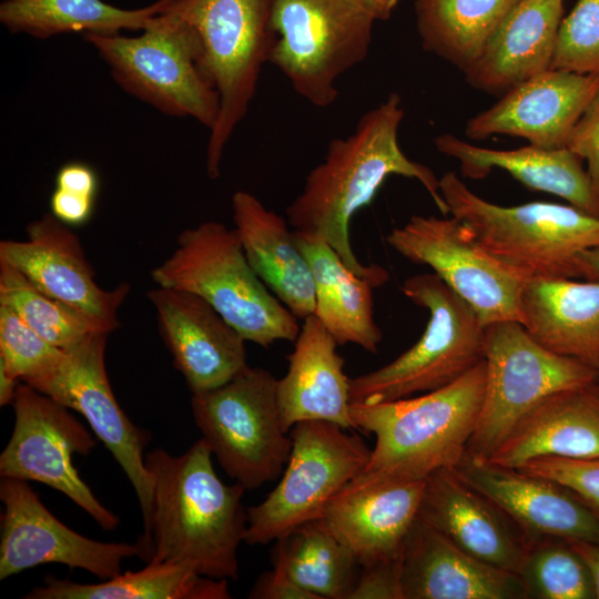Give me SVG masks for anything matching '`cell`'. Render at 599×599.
Wrapping results in <instances>:
<instances>
[{
	"label": "cell",
	"mask_w": 599,
	"mask_h": 599,
	"mask_svg": "<svg viewBox=\"0 0 599 599\" xmlns=\"http://www.w3.org/2000/svg\"><path fill=\"white\" fill-rule=\"evenodd\" d=\"M403 118L404 109L396 93L363 114L353 133L331 141L324 160L309 171L301 193L286 207L293 231L328 243L349 270L374 287L385 284L389 273L380 265H365L357 258L349 224L388 176L417 180L443 215L449 213L435 173L408 159L399 146Z\"/></svg>",
	"instance_id": "6da1fadb"
},
{
	"label": "cell",
	"mask_w": 599,
	"mask_h": 599,
	"mask_svg": "<svg viewBox=\"0 0 599 599\" xmlns=\"http://www.w3.org/2000/svg\"><path fill=\"white\" fill-rule=\"evenodd\" d=\"M564 14V0H516L465 71L474 88L506 92L548 69Z\"/></svg>",
	"instance_id": "484cf974"
},
{
	"label": "cell",
	"mask_w": 599,
	"mask_h": 599,
	"mask_svg": "<svg viewBox=\"0 0 599 599\" xmlns=\"http://www.w3.org/2000/svg\"><path fill=\"white\" fill-rule=\"evenodd\" d=\"M3 504L0 538V580L43 564H62L106 580L122 572L139 546L88 538L60 521L27 480L1 478Z\"/></svg>",
	"instance_id": "2e32d148"
},
{
	"label": "cell",
	"mask_w": 599,
	"mask_h": 599,
	"mask_svg": "<svg viewBox=\"0 0 599 599\" xmlns=\"http://www.w3.org/2000/svg\"><path fill=\"white\" fill-rule=\"evenodd\" d=\"M518 576L527 598H596L591 572L570 541L556 538L531 541Z\"/></svg>",
	"instance_id": "d590c367"
},
{
	"label": "cell",
	"mask_w": 599,
	"mask_h": 599,
	"mask_svg": "<svg viewBox=\"0 0 599 599\" xmlns=\"http://www.w3.org/2000/svg\"><path fill=\"white\" fill-rule=\"evenodd\" d=\"M128 93L162 113L191 116L211 130L220 99L206 75L194 31L164 10L136 37L83 35Z\"/></svg>",
	"instance_id": "9c48e42d"
},
{
	"label": "cell",
	"mask_w": 599,
	"mask_h": 599,
	"mask_svg": "<svg viewBox=\"0 0 599 599\" xmlns=\"http://www.w3.org/2000/svg\"><path fill=\"white\" fill-rule=\"evenodd\" d=\"M151 276L155 285L193 293L209 303L245 341L268 347L294 342V314L251 267L234 227L207 221L184 230L173 253Z\"/></svg>",
	"instance_id": "5b68a950"
},
{
	"label": "cell",
	"mask_w": 599,
	"mask_h": 599,
	"mask_svg": "<svg viewBox=\"0 0 599 599\" xmlns=\"http://www.w3.org/2000/svg\"><path fill=\"white\" fill-rule=\"evenodd\" d=\"M167 0L122 9L103 0H4L0 22L11 32L38 39L63 33L113 34L144 30L165 10Z\"/></svg>",
	"instance_id": "1f68e13d"
},
{
	"label": "cell",
	"mask_w": 599,
	"mask_h": 599,
	"mask_svg": "<svg viewBox=\"0 0 599 599\" xmlns=\"http://www.w3.org/2000/svg\"><path fill=\"white\" fill-rule=\"evenodd\" d=\"M95 199L54 187L50 196V213L68 226L85 224L92 216Z\"/></svg>",
	"instance_id": "7bdbcfd3"
},
{
	"label": "cell",
	"mask_w": 599,
	"mask_h": 599,
	"mask_svg": "<svg viewBox=\"0 0 599 599\" xmlns=\"http://www.w3.org/2000/svg\"><path fill=\"white\" fill-rule=\"evenodd\" d=\"M232 210L234 230L258 278L296 318L314 314L312 270L288 222L246 191L233 194Z\"/></svg>",
	"instance_id": "4316f807"
},
{
	"label": "cell",
	"mask_w": 599,
	"mask_h": 599,
	"mask_svg": "<svg viewBox=\"0 0 599 599\" xmlns=\"http://www.w3.org/2000/svg\"><path fill=\"white\" fill-rule=\"evenodd\" d=\"M20 382L0 367V406L12 404Z\"/></svg>",
	"instance_id": "bcb514c9"
},
{
	"label": "cell",
	"mask_w": 599,
	"mask_h": 599,
	"mask_svg": "<svg viewBox=\"0 0 599 599\" xmlns=\"http://www.w3.org/2000/svg\"><path fill=\"white\" fill-rule=\"evenodd\" d=\"M0 263L22 273L40 291L87 317L110 334L118 309L130 293L128 283L101 288L75 233L51 213L27 226V238L0 242Z\"/></svg>",
	"instance_id": "e0dca14e"
},
{
	"label": "cell",
	"mask_w": 599,
	"mask_h": 599,
	"mask_svg": "<svg viewBox=\"0 0 599 599\" xmlns=\"http://www.w3.org/2000/svg\"><path fill=\"white\" fill-rule=\"evenodd\" d=\"M275 546L273 564L317 599H347L359 564L354 554L317 518L306 521Z\"/></svg>",
	"instance_id": "d6a6232c"
},
{
	"label": "cell",
	"mask_w": 599,
	"mask_h": 599,
	"mask_svg": "<svg viewBox=\"0 0 599 599\" xmlns=\"http://www.w3.org/2000/svg\"><path fill=\"white\" fill-rule=\"evenodd\" d=\"M435 145L459 162L465 177L484 179L494 167L501 169L530 190L559 196L599 217V196L583 169V161L567 148L529 144L515 150H494L476 146L453 134L437 136Z\"/></svg>",
	"instance_id": "f1b7e54d"
},
{
	"label": "cell",
	"mask_w": 599,
	"mask_h": 599,
	"mask_svg": "<svg viewBox=\"0 0 599 599\" xmlns=\"http://www.w3.org/2000/svg\"><path fill=\"white\" fill-rule=\"evenodd\" d=\"M418 516L470 556L517 575L531 544L495 502L453 468L425 479Z\"/></svg>",
	"instance_id": "44dd1931"
},
{
	"label": "cell",
	"mask_w": 599,
	"mask_h": 599,
	"mask_svg": "<svg viewBox=\"0 0 599 599\" xmlns=\"http://www.w3.org/2000/svg\"><path fill=\"white\" fill-rule=\"evenodd\" d=\"M571 545L587 564L592 576L596 599H599V544L575 541Z\"/></svg>",
	"instance_id": "f6af8a7d"
},
{
	"label": "cell",
	"mask_w": 599,
	"mask_h": 599,
	"mask_svg": "<svg viewBox=\"0 0 599 599\" xmlns=\"http://www.w3.org/2000/svg\"><path fill=\"white\" fill-rule=\"evenodd\" d=\"M516 0H417V28L426 50L465 71Z\"/></svg>",
	"instance_id": "836d02e7"
},
{
	"label": "cell",
	"mask_w": 599,
	"mask_h": 599,
	"mask_svg": "<svg viewBox=\"0 0 599 599\" xmlns=\"http://www.w3.org/2000/svg\"><path fill=\"white\" fill-rule=\"evenodd\" d=\"M425 480L377 481L343 488L319 519L354 554L359 566L400 554L418 516Z\"/></svg>",
	"instance_id": "cb8c5ba5"
},
{
	"label": "cell",
	"mask_w": 599,
	"mask_h": 599,
	"mask_svg": "<svg viewBox=\"0 0 599 599\" xmlns=\"http://www.w3.org/2000/svg\"><path fill=\"white\" fill-rule=\"evenodd\" d=\"M14 423L0 455L1 478L38 481L55 489L84 510L104 530L119 526L73 466L74 454L85 456L97 439L69 408L26 383L12 402Z\"/></svg>",
	"instance_id": "4fadbf2b"
},
{
	"label": "cell",
	"mask_w": 599,
	"mask_h": 599,
	"mask_svg": "<svg viewBox=\"0 0 599 599\" xmlns=\"http://www.w3.org/2000/svg\"><path fill=\"white\" fill-rule=\"evenodd\" d=\"M165 10L196 34L202 67L217 91L219 115L210 130L206 172L221 173L223 151L247 113L268 59L265 0H167Z\"/></svg>",
	"instance_id": "ba28073f"
},
{
	"label": "cell",
	"mask_w": 599,
	"mask_h": 599,
	"mask_svg": "<svg viewBox=\"0 0 599 599\" xmlns=\"http://www.w3.org/2000/svg\"><path fill=\"white\" fill-rule=\"evenodd\" d=\"M453 469L495 502L530 541L556 538L599 544V512L564 485L467 455Z\"/></svg>",
	"instance_id": "ac0fdd59"
},
{
	"label": "cell",
	"mask_w": 599,
	"mask_h": 599,
	"mask_svg": "<svg viewBox=\"0 0 599 599\" xmlns=\"http://www.w3.org/2000/svg\"><path fill=\"white\" fill-rule=\"evenodd\" d=\"M517 468L564 485L599 512V457L576 459L545 456L528 460Z\"/></svg>",
	"instance_id": "f35d334b"
},
{
	"label": "cell",
	"mask_w": 599,
	"mask_h": 599,
	"mask_svg": "<svg viewBox=\"0 0 599 599\" xmlns=\"http://www.w3.org/2000/svg\"><path fill=\"white\" fill-rule=\"evenodd\" d=\"M485 361L422 396L351 405L355 428L375 436L366 467L346 487L425 480L464 458L480 413ZM345 488V487H344Z\"/></svg>",
	"instance_id": "3957f363"
},
{
	"label": "cell",
	"mask_w": 599,
	"mask_h": 599,
	"mask_svg": "<svg viewBox=\"0 0 599 599\" xmlns=\"http://www.w3.org/2000/svg\"><path fill=\"white\" fill-rule=\"evenodd\" d=\"M550 68L599 75V0H578L562 18Z\"/></svg>",
	"instance_id": "8d00e7d4"
},
{
	"label": "cell",
	"mask_w": 599,
	"mask_h": 599,
	"mask_svg": "<svg viewBox=\"0 0 599 599\" xmlns=\"http://www.w3.org/2000/svg\"><path fill=\"white\" fill-rule=\"evenodd\" d=\"M598 91L599 75L550 68L506 91L497 103L467 122L465 133L473 140L507 134L546 149L566 148Z\"/></svg>",
	"instance_id": "ffe728a7"
},
{
	"label": "cell",
	"mask_w": 599,
	"mask_h": 599,
	"mask_svg": "<svg viewBox=\"0 0 599 599\" xmlns=\"http://www.w3.org/2000/svg\"><path fill=\"white\" fill-rule=\"evenodd\" d=\"M521 305L537 343L599 372V280H527Z\"/></svg>",
	"instance_id": "83f0119b"
},
{
	"label": "cell",
	"mask_w": 599,
	"mask_h": 599,
	"mask_svg": "<svg viewBox=\"0 0 599 599\" xmlns=\"http://www.w3.org/2000/svg\"><path fill=\"white\" fill-rule=\"evenodd\" d=\"M315 284L314 314L338 345L355 344L377 353L383 334L374 319L373 288L349 270L325 241L294 231Z\"/></svg>",
	"instance_id": "f546056e"
},
{
	"label": "cell",
	"mask_w": 599,
	"mask_h": 599,
	"mask_svg": "<svg viewBox=\"0 0 599 599\" xmlns=\"http://www.w3.org/2000/svg\"><path fill=\"white\" fill-rule=\"evenodd\" d=\"M247 597L251 599H317L294 582L277 564H274L273 570L257 578Z\"/></svg>",
	"instance_id": "b9f144b4"
},
{
	"label": "cell",
	"mask_w": 599,
	"mask_h": 599,
	"mask_svg": "<svg viewBox=\"0 0 599 599\" xmlns=\"http://www.w3.org/2000/svg\"><path fill=\"white\" fill-rule=\"evenodd\" d=\"M400 561L404 599H527L517 573L470 556L419 516Z\"/></svg>",
	"instance_id": "7402d4cb"
},
{
	"label": "cell",
	"mask_w": 599,
	"mask_h": 599,
	"mask_svg": "<svg viewBox=\"0 0 599 599\" xmlns=\"http://www.w3.org/2000/svg\"><path fill=\"white\" fill-rule=\"evenodd\" d=\"M566 148L587 163V173L599 196V91L573 126Z\"/></svg>",
	"instance_id": "60d3db41"
},
{
	"label": "cell",
	"mask_w": 599,
	"mask_h": 599,
	"mask_svg": "<svg viewBox=\"0 0 599 599\" xmlns=\"http://www.w3.org/2000/svg\"><path fill=\"white\" fill-rule=\"evenodd\" d=\"M364 7H366L376 20L387 19L394 8L398 4L399 0H358Z\"/></svg>",
	"instance_id": "7dc6e473"
},
{
	"label": "cell",
	"mask_w": 599,
	"mask_h": 599,
	"mask_svg": "<svg viewBox=\"0 0 599 599\" xmlns=\"http://www.w3.org/2000/svg\"><path fill=\"white\" fill-rule=\"evenodd\" d=\"M146 295L173 365L192 394L216 388L248 366L245 338L203 298L158 285Z\"/></svg>",
	"instance_id": "d6986e66"
},
{
	"label": "cell",
	"mask_w": 599,
	"mask_h": 599,
	"mask_svg": "<svg viewBox=\"0 0 599 599\" xmlns=\"http://www.w3.org/2000/svg\"><path fill=\"white\" fill-rule=\"evenodd\" d=\"M275 376L246 366L225 384L192 394L194 422L223 470L246 490L277 479L291 456Z\"/></svg>",
	"instance_id": "30bf717a"
},
{
	"label": "cell",
	"mask_w": 599,
	"mask_h": 599,
	"mask_svg": "<svg viewBox=\"0 0 599 599\" xmlns=\"http://www.w3.org/2000/svg\"><path fill=\"white\" fill-rule=\"evenodd\" d=\"M451 216L524 281L581 278V255L599 248V217L572 205L530 202L501 206L475 194L454 172L439 179Z\"/></svg>",
	"instance_id": "277c9868"
},
{
	"label": "cell",
	"mask_w": 599,
	"mask_h": 599,
	"mask_svg": "<svg viewBox=\"0 0 599 599\" xmlns=\"http://www.w3.org/2000/svg\"><path fill=\"white\" fill-rule=\"evenodd\" d=\"M273 63L297 94L335 103L342 74L367 55L376 18L358 0H265Z\"/></svg>",
	"instance_id": "52a82bcc"
},
{
	"label": "cell",
	"mask_w": 599,
	"mask_h": 599,
	"mask_svg": "<svg viewBox=\"0 0 599 599\" xmlns=\"http://www.w3.org/2000/svg\"><path fill=\"white\" fill-rule=\"evenodd\" d=\"M62 351L42 338L13 311L0 305V367L9 375L27 382L51 367Z\"/></svg>",
	"instance_id": "74e56055"
},
{
	"label": "cell",
	"mask_w": 599,
	"mask_h": 599,
	"mask_svg": "<svg viewBox=\"0 0 599 599\" xmlns=\"http://www.w3.org/2000/svg\"><path fill=\"white\" fill-rule=\"evenodd\" d=\"M287 357L286 374L277 379L282 426L290 433L301 422L321 420L355 429L351 416V378L337 342L315 314L303 319Z\"/></svg>",
	"instance_id": "603a6c76"
},
{
	"label": "cell",
	"mask_w": 599,
	"mask_h": 599,
	"mask_svg": "<svg viewBox=\"0 0 599 599\" xmlns=\"http://www.w3.org/2000/svg\"><path fill=\"white\" fill-rule=\"evenodd\" d=\"M484 399L466 455L488 460L518 420L548 395L599 378V372L550 352L516 321L486 325Z\"/></svg>",
	"instance_id": "8fae6325"
},
{
	"label": "cell",
	"mask_w": 599,
	"mask_h": 599,
	"mask_svg": "<svg viewBox=\"0 0 599 599\" xmlns=\"http://www.w3.org/2000/svg\"><path fill=\"white\" fill-rule=\"evenodd\" d=\"M212 451L200 438L174 456L156 448L145 454L152 476L151 516L138 540L146 562H186L205 577L238 578V546L247 522L242 485L216 475Z\"/></svg>",
	"instance_id": "7a4b0ae2"
},
{
	"label": "cell",
	"mask_w": 599,
	"mask_h": 599,
	"mask_svg": "<svg viewBox=\"0 0 599 599\" xmlns=\"http://www.w3.org/2000/svg\"><path fill=\"white\" fill-rule=\"evenodd\" d=\"M404 295L426 308L420 338L390 363L351 379V402L375 404L451 384L485 357V331L474 308L435 273L407 278Z\"/></svg>",
	"instance_id": "8992f818"
},
{
	"label": "cell",
	"mask_w": 599,
	"mask_h": 599,
	"mask_svg": "<svg viewBox=\"0 0 599 599\" xmlns=\"http://www.w3.org/2000/svg\"><path fill=\"white\" fill-rule=\"evenodd\" d=\"M0 305L13 311L42 338L62 349L75 345L91 333L102 332L6 263H0Z\"/></svg>",
	"instance_id": "e575fe53"
},
{
	"label": "cell",
	"mask_w": 599,
	"mask_h": 599,
	"mask_svg": "<svg viewBox=\"0 0 599 599\" xmlns=\"http://www.w3.org/2000/svg\"><path fill=\"white\" fill-rule=\"evenodd\" d=\"M55 187L97 199L99 177L90 164L79 161L68 162L57 172Z\"/></svg>",
	"instance_id": "ee69618b"
},
{
	"label": "cell",
	"mask_w": 599,
	"mask_h": 599,
	"mask_svg": "<svg viewBox=\"0 0 599 599\" xmlns=\"http://www.w3.org/2000/svg\"><path fill=\"white\" fill-rule=\"evenodd\" d=\"M361 567L347 599H404L400 554Z\"/></svg>",
	"instance_id": "ab89813d"
},
{
	"label": "cell",
	"mask_w": 599,
	"mask_h": 599,
	"mask_svg": "<svg viewBox=\"0 0 599 599\" xmlns=\"http://www.w3.org/2000/svg\"><path fill=\"white\" fill-rule=\"evenodd\" d=\"M24 599H230L227 580L202 576L186 562H148L98 583L47 575Z\"/></svg>",
	"instance_id": "4dcf8cb0"
},
{
	"label": "cell",
	"mask_w": 599,
	"mask_h": 599,
	"mask_svg": "<svg viewBox=\"0 0 599 599\" xmlns=\"http://www.w3.org/2000/svg\"><path fill=\"white\" fill-rule=\"evenodd\" d=\"M583 280H599V248L589 250L581 255Z\"/></svg>",
	"instance_id": "c3c4849f"
},
{
	"label": "cell",
	"mask_w": 599,
	"mask_h": 599,
	"mask_svg": "<svg viewBox=\"0 0 599 599\" xmlns=\"http://www.w3.org/2000/svg\"><path fill=\"white\" fill-rule=\"evenodd\" d=\"M388 245L417 265H426L466 301L481 323H524L525 281L470 235L454 216L413 215L386 236Z\"/></svg>",
	"instance_id": "9a60e30c"
},
{
	"label": "cell",
	"mask_w": 599,
	"mask_h": 599,
	"mask_svg": "<svg viewBox=\"0 0 599 599\" xmlns=\"http://www.w3.org/2000/svg\"><path fill=\"white\" fill-rule=\"evenodd\" d=\"M545 456L599 457V378L545 397L518 420L487 461L517 468Z\"/></svg>",
	"instance_id": "d4e9b609"
},
{
	"label": "cell",
	"mask_w": 599,
	"mask_h": 599,
	"mask_svg": "<svg viewBox=\"0 0 599 599\" xmlns=\"http://www.w3.org/2000/svg\"><path fill=\"white\" fill-rule=\"evenodd\" d=\"M345 430L321 420L291 428L292 451L278 484L262 502L246 508L244 542L266 545L319 518L332 498L359 475L372 449Z\"/></svg>",
	"instance_id": "7c38bea8"
},
{
	"label": "cell",
	"mask_w": 599,
	"mask_h": 599,
	"mask_svg": "<svg viewBox=\"0 0 599 599\" xmlns=\"http://www.w3.org/2000/svg\"><path fill=\"white\" fill-rule=\"evenodd\" d=\"M108 335L91 333L64 348L47 370L23 383L85 418L132 484L145 527L153 499V481L144 453L151 435L131 422L112 392L105 368Z\"/></svg>",
	"instance_id": "5bb4252c"
}]
</instances>
